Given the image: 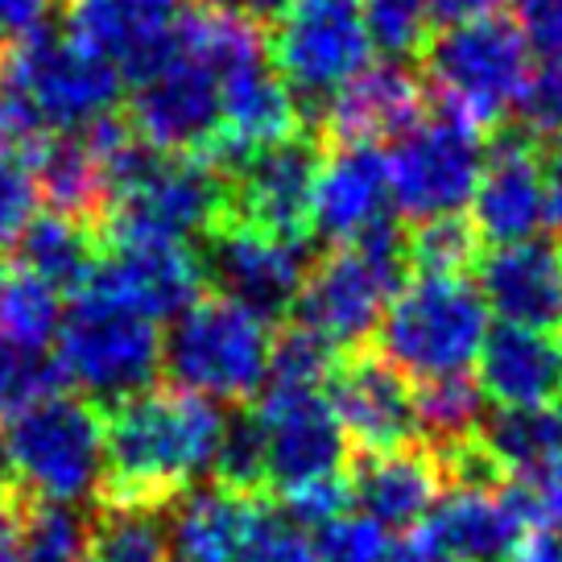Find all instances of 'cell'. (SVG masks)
<instances>
[{
	"label": "cell",
	"mask_w": 562,
	"mask_h": 562,
	"mask_svg": "<svg viewBox=\"0 0 562 562\" xmlns=\"http://www.w3.org/2000/svg\"><path fill=\"white\" fill-rule=\"evenodd\" d=\"M37 182L25 161L0 158V248L13 245L37 215Z\"/></svg>",
	"instance_id": "41"
},
{
	"label": "cell",
	"mask_w": 562,
	"mask_h": 562,
	"mask_svg": "<svg viewBox=\"0 0 562 562\" xmlns=\"http://www.w3.org/2000/svg\"><path fill=\"white\" fill-rule=\"evenodd\" d=\"M88 550V517L67 505H25L21 562H79Z\"/></svg>",
	"instance_id": "35"
},
{
	"label": "cell",
	"mask_w": 562,
	"mask_h": 562,
	"mask_svg": "<svg viewBox=\"0 0 562 562\" xmlns=\"http://www.w3.org/2000/svg\"><path fill=\"white\" fill-rule=\"evenodd\" d=\"M170 509L100 501L88 521V562H170Z\"/></svg>",
	"instance_id": "30"
},
{
	"label": "cell",
	"mask_w": 562,
	"mask_h": 562,
	"mask_svg": "<svg viewBox=\"0 0 562 562\" xmlns=\"http://www.w3.org/2000/svg\"><path fill=\"white\" fill-rule=\"evenodd\" d=\"M63 369L46 348L0 339V426L63 393Z\"/></svg>",
	"instance_id": "34"
},
{
	"label": "cell",
	"mask_w": 562,
	"mask_h": 562,
	"mask_svg": "<svg viewBox=\"0 0 562 562\" xmlns=\"http://www.w3.org/2000/svg\"><path fill=\"white\" fill-rule=\"evenodd\" d=\"M513 562H562V542L554 533H529Z\"/></svg>",
	"instance_id": "48"
},
{
	"label": "cell",
	"mask_w": 562,
	"mask_h": 562,
	"mask_svg": "<svg viewBox=\"0 0 562 562\" xmlns=\"http://www.w3.org/2000/svg\"><path fill=\"white\" fill-rule=\"evenodd\" d=\"M426 88L442 112L484 128H501L517 112L529 83V46L517 21L475 18L447 25L426 42Z\"/></svg>",
	"instance_id": "5"
},
{
	"label": "cell",
	"mask_w": 562,
	"mask_h": 562,
	"mask_svg": "<svg viewBox=\"0 0 562 562\" xmlns=\"http://www.w3.org/2000/svg\"><path fill=\"white\" fill-rule=\"evenodd\" d=\"M273 505L257 492L191 488L170 505V562H248Z\"/></svg>",
	"instance_id": "22"
},
{
	"label": "cell",
	"mask_w": 562,
	"mask_h": 562,
	"mask_svg": "<svg viewBox=\"0 0 562 562\" xmlns=\"http://www.w3.org/2000/svg\"><path fill=\"white\" fill-rule=\"evenodd\" d=\"M364 25L372 46L389 58L422 54L435 37V4L430 0H364Z\"/></svg>",
	"instance_id": "36"
},
{
	"label": "cell",
	"mask_w": 562,
	"mask_h": 562,
	"mask_svg": "<svg viewBox=\"0 0 562 562\" xmlns=\"http://www.w3.org/2000/svg\"><path fill=\"white\" fill-rule=\"evenodd\" d=\"M269 318L252 315L240 302L203 294L175 318L161 348V369L178 389L207 402H252L269 381Z\"/></svg>",
	"instance_id": "7"
},
{
	"label": "cell",
	"mask_w": 562,
	"mask_h": 562,
	"mask_svg": "<svg viewBox=\"0 0 562 562\" xmlns=\"http://www.w3.org/2000/svg\"><path fill=\"white\" fill-rule=\"evenodd\" d=\"M505 492L513 496L517 513L526 517L529 533H559L562 529V459L513 475Z\"/></svg>",
	"instance_id": "39"
},
{
	"label": "cell",
	"mask_w": 562,
	"mask_h": 562,
	"mask_svg": "<svg viewBox=\"0 0 562 562\" xmlns=\"http://www.w3.org/2000/svg\"><path fill=\"white\" fill-rule=\"evenodd\" d=\"M480 265V294L501 323L554 327L562 315V240L529 236L501 245Z\"/></svg>",
	"instance_id": "23"
},
{
	"label": "cell",
	"mask_w": 562,
	"mask_h": 562,
	"mask_svg": "<svg viewBox=\"0 0 562 562\" xmlns=\"http://www.w3.org/2000/svg\"><path fill=\"white\" fill-rule=\"evenodd\" d=\"M0 88L13 91L42 128L83 133L121 104V70L70 34H34L0 63Z\"/></svg>",
	"instance_id": "8"
},
{
	"label": "cell",
	"mask_w": 562,
	"mask_h": 562,
	"mask_svg": "<svg viewBox=\"0 0 562 562\" xmlns=\"http://www.w3.org/2000/svg\"><path fill=\"white\" fill-rule=\"evenodd\" d=\"M480 232L463 215L422 220L405 232V265L418 278H463L480 261Z\"/></svg>",
	"instance_id": "33"
},
{
	"label": "cell",
	"mask_w": 562,
	"mask_h": 562,
	"mask_svg": "<svg viewBox=\"0 0 562 562\" xmlns=\"http://www.w3.org/2000/svg\"><path fill=\"white\" fill-rule=\"evenodd\" d=\"M517 30L546 63L562 58V0H517Z\"/></svg>",
	"instance_id": "43"
},
{
	"label": "cell",
	"mask_w": 562,
	"mask_h": 562,
	"mask_svg": "<svg viewBox=\"0 0 562 562\" xmlns=\"http://www.w3.org/2000/svg\"><path fill=\"white\" fill-rule=\"evenodd\" d=\"M323 140L302 128L299 137L269 145L228 170V211L245 228L269 232L281 240H311L315 215V182L323 166Z\"/></svg>",
	"instance_id": "15"
},
{
	"label": "cell",
	"mask_w": 562,
	"mask_h": 562,
	"mask_svg": "<svg viewBox=\"0 0 562 562\" xmlns=\"http://www.w3.org/2000/svg\"><path fill=\"white\" fill-rule=\"evenodd\" d=\"M385 562H456V554L442 546V538L430 526H414L389 546Z\"/></svg>",
	"instance_id": "45"
},
{
	"label": "cell",
	"mask_w": 562,
	"mask_h": 562,
	"mask_svg": "<svg viewBox=\"0 0 562 562\" xmlns=\"http://www.w3.org/2000/svg\"><path fill=\"white\" fill-rule=\"evenodd\" d=\"M4 456L18 492L34 505H83L104 492V414L88 397L58 393L4 426Z\"/></svg>",
	"instance_id": "4"
},
{
	"label": "cell",
	"mask_w": 562,
	"mask_h": 562,
	"mask_svg": "<svg viewBox=\"0 0 562 562\" xmlns=\"http://www.w3.org/2000/svg\"><path fill=\"white\" fill-rule=\"evenodd\" d=\"M348 484L351 505H360V513H369L372 521L385 529H414L442 501L447 472L426 442H414L402 451L364 456L348 472Z\"/></svg>",
	"instance_id": "25"
},
{
	"label": "cell",
	"mask_w": 562,
	"mask_h": 562,
	"mask_svg": "<svg viewBox=\"0 0 562 562\" xmlns=\"http://www.w3.org/2000/svg\"><path fill=\"white\" fill-rule=\"evenodd\" d=\"M426 526L439 533L456 562H513L529 538L526 517L496 484H451Z\"/></svg>",
	"instance_id": "26"
},
{
	"label": "cell",
	"mask_w": 562,
	"mask_h": 562,
	"mask_svg": "<svg viewBox=\"0 0 562 562\" xmlns=\"http://www.w3.org/2000/svg\"><path fill=\"white\" fill-rule=\"evenodd\" d=\"M488 339V302L468 278H414L376 323V356L414 385L468 376Z\"/></svg>",
	"instance_id": "2"
},
{
	"label": "cell",
	"mask_w": 562,
	"mask_h": 562,
	"mask_svg": "<svg viewBox=\"0 0 562 562\" xmlns=\"http://www.w3.org/2000/svg\"><path fill=\"white\" fill-rule=\"evenodd\" d=\"M472 228L488 245H517L546 224L542 154L529 133H501L484 154V170L472 194Z\"/></svg>",
	"instance_id": "21"
},
{
	"label": "cell",
	"mask_w": 562,
	"mask_h": 562,
	"mask_svg": "<svg viewBox=\"0 0 562 562\" xmlns=\"http://www.w3.org/2000/svg\"><path fill=\"white\" fill-rule=\"evenodd\" d=\"M63 323V294L25 269H0V339L46 348Z\"/></svg>",
	"instance_id": "32"
},
{
	"label": "cell",
	"mask_w": 562,
	"mask_h": 562,
	"mask_svg": "<svg viewBox=\"0 0 562 562\" xmlns=\"http://www.w3.org/2000/svg\"><path fill=\"white\" fill-rule=\"evenodd\" d=\"M199 4H211V9H232V0H199Z\"/></svg>",
	"instance_id": "50"
},
{
	"label": "cell",
	"mask_w": 562,
	"mask_h": 562,
	"mask_svg": "<svg viewBox=\"0 0 562 562\" xmlns=\"http://www.w3.org/2000/svg\"><path fill=\"white\" fill-rule=\"evenodd\" d=\"M199 265L203 281L215 285V294L273 323L294 311L302 281L315 261H311V240H281L269 232L245 228L236 220H220L203 236Z\"/></svg>",
	"instance_id": "14"
},
{
	"label": "cell",
	"mask_w": 562,
	"mask_h": 562,
	"mask_svg": "<svg viewBox=\"0 0 562 562\" xmlns=\"http://www.w3.org/2000/svg\"><path fill=\"white\" fill-rule=\"evenodd\" d=\"M240 4H245V9H240L245 18H252L257 25H269V21L281 18V9H285L290 0H240Z\"/></svg>",
	"instance_id": "49"
},
{
	"label": "cell",
	"mask_w": 562,
	"mask_h": 562,
	"mask_svg": "<svg viewBox=\"0 0 562 562\" xmlns=\"http://www.w3.org/2000/svg\"><path fill=\"white\" fill-rule=\"evenodd\" d=\"M269 58L299 104L318 108L369 67L372 37L364 0H290L273 21Z\"/></svg>",
	"instance_id": "10"
},
{
	"label": "cell",
	"mask_w": 562,
	"mask_h": 562,
	"mask_svg": "<svg viewBox=\"0 0 562 562\" xmlns=\"http://www.w3.org/2000/svg\"><path fill=\"white\" fill-rule=\"evenodd\" d=\"M414 414L418 435L430 451H451L480 435L484 422V393L472 376H447L414 389Z\"/></svg>",
	"instance_id": "31"
},
{
	"label": "cell",
	"mask_w": 562,
	"mask_h": 562,
	"mask_svg": "<svg viewBox=\"0 0 562 562\" xmlns=\"http://www.w3.org/2000/svg\"><path fill=\"white\" fill-rule=\"evenodd\" d=\"M228 435L220 405L187 389H145L112 405L104 418L108 472L100 501L170 509L178 496L215 472Z\"/></svg>",
	"instance_id": "1"
},
{
	"label": "cell",
	"mask_w": 562,
	"mask_h": 562,
	"mask_svg": "<svg viewBox=\"0 0 562 562\" xmlns=\"http://www.w3.org/2000/svg\"><path fill=\"white\" fill-rule=\"evenodd\" d=\"M339 351H331L323 339H315L302 327L273 339V360H269V381L265 385H285V389H327Z\"/></svg>",
	"instance_id": "37"
},
{
	"label": "cell",
	"mask_w": 562,
	"mask_h": 562,
	"mask_svg": "<svg viewBox=\"0 0 562 562\" xmlns=\"http://www.w3.org/2000/svg\"><path fill=\"white\" fill-rule=\"evenodd\" d=\"M265 447V492H294L348 475V430L327 402V389L265 385L257 405L248 409Z\"/></svg>",
	"instance_id": "11"
},
{
	"label": "cell",
	"mask_w": 562,
	"mask_h": 562,
	"mask_svg": "<svg viewBox=\"0 0 562 562\" xmlns=\"http://www.w3.org/2000/svg\"><path fill=\"white\" fill-rule=\"evenodd\" d=\"M54 344H58L54 360L63 369V381L79 389L91 405L108 409L154 389L166 348L154 318L104 299L91 285L70 294Z\"/></svg>",
	"instance_id": "3"
},
{
	"label": "cell",
	"mask_w": 562,
	"mask_h": 562,
	"mask_svg": "<svg viewBox=\"0 0 562 562\" xmlns=\"http://www.w3.org/2000/svg\"><path fill=\"white\" fill-rule=\"evenodd\" d=\"M224 95L220 75L203 54L178 34L170 58L133 83L128 124L161 154H207L220 137Z\"/></svg>",
	"instance_id": "13"
},
{
	"label": "cell",
	"mask_w": 562,
	"mask_h": 562,
	"mask_svg": "<svg viewBox=\"0 0 562 562\" xmlns=\"http://www.w3.org/2000/svg\"><path fill=\"white\" fill-rule=\"evenodd\" d=\"M228 211V178L199 154H161L137 170L104 211L108 240H161L187 245L207 236Z\"/></svg>",
	"instance_id": "9"
},
{
	"label": "cell",
	"mask_w": 562,
	"mask_h": 562,
	"mask_svg": "<svg viewBox=\"0 0 562 562\" xmlns=\"http://www.w3.org/2000/svg\"><path fill=\"white\" fill-rule=\"evenodd\" d=\"M88 285L137 315L166 323L182 315L194 299H203L207 281H203L199 257L187 245L108 240V252H100V265Z\"/></svg>",
	"instance_id": "18"
},
{
	"label": "cell",
	"mask_w": 562,
	"mask_h": 562,
	"mask_svg": "<svg viewBox=\"0 0 562 562\" xmlns=\"http://www.w3.org/2000/svg\"><path fill=\"white\" fill-rule=\"evenodd\" d=\"M327 402L348 430V442L364 456H385L422 442L414 389L376 351H348L327 381Z\"/></svg>",
	"instance_id": "17"
},
{
	"label": "cell",
	"mask_w": 562,
	"mask_h": 562,
	"mask_svg": "<svg viewBox=\"0 0 562 562\" xmlns=\"http://www.w3.org/2000/svg\"><path fill=\"white\" fill-rule=\"evenodd\" d=\"M182 13V0H67L70 37L104 54L128 83L170 58Z\"/></svg>",
	"instance_id": "19"
},
{
	"label": "cell",
	"mask_w": 562,
	"mask_h": 562,
	"mask_svg": "<svg viewBox=\"0 0 562 562\" xmlns=\"http://www.w3.org/2000/svg\"><path fill=\"white\" fill-rule=\"evenodd\" d=\"M542 187H546V224L562 236V140L542 154Z\"/></svg>",
	"instance_id": "46"
},
{
	"label": "cell",
	"mask_w": 562,
	"mask_h": 562,
	"mask_svg": "<svg viewBox=\"0 0 562 562\" xmlns=\"http://www.w3.org/2000/svg\"><path fill=\"white\" fill-rule=\"evenodd\" d=\"M430 104V88L418 70H409L397 58H385L376 67H364L348 79L327 104L306 124L323 145H381V140L405 137Z\"/></svg>",
	"instance_id": "16"
},
{
	"label": "cell",
	"mask_w": 562,
	"mask_h": 562,
	"mask_svg": "<svg viewBox=\"0 0 562 562\" xmlns=\"http://www.w3.org/2000/svg\"><path fill=\"white\" fill-rule=\"evenodd\" d=\"M480 393L501 409L562 405V335L496 323L480 348Z\"/></svg>",
	"instance_id": "24"
},
{
	"label": "cell",
	"mask_w": 562,
	"mask_h": 562,
	"mask_svg": "<svg viewBox=\"0 0 562 562\" xmlns=\"http://www.w3.org/2000/svg\"><path fill=\"white\" fill-rule=\"evenodd\" d=\"M389 154L381 145H327L315 182L311 236L327 245H356L393 215Z\"/></svg>",
	"instance_id": "20"
},
{
	"label": "cell",
	"mask_w": 562,
	"mask_h": 562,
	"mask_svg": "<svg viewBox=\"0 0 562 562\" xmlns=\"http://www.w3.org/2000/svg\"><path fill=\"white\" fill-rule=\"evenodd\" d=\"M311 550H315V562H385L389 538L385 526L372 521L369 513L348 509L311 529Z\"/></svg>",
	"instance_id": "38"
},
{
	"label": "cell",
	"mask_w": 562,
	"mask_h": 562,
	"mask_svg": "<svg viewBox=\"0 0 562 562\" xmlns=\"http://www.w3.org/2000/svg\"><path fill=\"white\" fill-rule=\"evenodd\" d=\"M37 182V194L50 203V211L83 220V224H104L108 211V182L104 166L91 154V145L83 133H58L46 137L42 149L30 161Z\"/></svg>",
	"instance_id": "28"
},
{
	"label": "cell",
	"mask_w": 562,
	"mask_h": 562,
	"mask_svg": "<svg viewBox=\"0 0 562 562\" xmlns=\"http://www.w3.org/2000/svg\"><path fill=\"white\" fill-rule=\"evenodd\" d=\"M13 252H18V269L42 278L58 294H79L95 273L104 248H100L95 224L50 211V215H34L25 224V232L13 240Z\"/></svg>",
	"instance_id": "27"
},
{
	"label": "cell",
	"mask_w": 562,
	"mask_h": 562,
	"mask_svg": "<svg viewBox=\"0 0 562 562\" xmlns=\"http://www.w3.org/2000/svg\"><path fill=\"white\" fill-rule=\"evenodd\" d=\"M517 116L529 137L562 140V58H550L538 70H529V83L517 100Z\"/></svg>",
	"instance_id": "40"
},
{
	"label": "cell",
	"mask_w": 562,
	"mask_h": 562,
	"mask_svg": "<svg viewBox=\"0 0 562 562\" xmlns=\"http://www.w3.org/2000/svg\"><path fill=\"white\" fill-rule=\"evenodd\" d=\"M484 133L439 108L435 121L414 124L389 154L393 211H402L409 224L463 215L484 170Z\"/></svg>",
	"instance_id": "12"
},
{
	"label": "cell",
	"mask_w": 562,
	"mask_h": 562,
	"mask_svg": "<svg viewBox=\"0 0 562 562\" xmlns=\"http://www.w3.org/2000/svg\"><path fill=\"white\" fill-rule=\"evenodd\" d=\"M25 496L0 509V562H21V526H25Z\"/></svg>",
	"instance_id": "47"
},
{
	"label": "cell",
	"mask_w": 562,
	"mask_h": 562,
	"mask_svg": "<svg viewBox=\"0 0 562 562\" xmlns=\"http://www.w3.org/2000/svg\"><path fill=\"white\" fill-rule=\"evenodd\" d=\"M50 0H0V37L25 42L46 30Z\"/></svg>",
	"instance_id": "44"
},
{
	"label": "cell",
	"mask_w": 562,
	"mask_h": 562,
	"mask_svg": "<svg viewBox=\"0 0 562 562\" xmlns=\"http://www.w3.org/2000/svg\"><path fill=\"white\" fill-rule=\"evenodd\" d=\"M405 236L389 220L356 245L331 248L311 265L294 302V327L323 339L331 351H356L385 315L389 299L402 290Z\"/></svg>",
	"instance_id": "6"
},
{
	"label": "cell",
	"mask_w": 562,
	"mask_h": 562,
	"mask_svg": "<svg viewBox=\"0 0 562 562\" xmlns=\"http://www.w3.org/2000/svg\"><path fill=\"white\" fill-rule=\"evenodd\" d=\"M480 451L488 456L496 475H521L562 459V405L533 409H496L480 422Z\"/></svg>",
	"instance_id": "29"
},
{
	"label": "cell",
	"mask_w": 562,
	"mask_h": 562,
	"mask_svg": "<svg viewBox=\"0 0 562 562\" xmlns=\"http://www.w3.org/2000/svg\"><path fill=\"white\" fill-rule=\"evenodd\" d=\"M559 327H562V315H559Z\"/></svg>",
	"instance_id": "51"
},
{
	"label": "cell",
	"mask_w": 562,
	"mask_h": 562,
	"mask_svg": "<svg viewBox=\"0 0 562 562\" xmlns=\"http://www.w3.org/2000/svg\"><path fill=\"white\" fill-rule=\"evenodd\" d=\"M46 140V128L30 108L21 104L13 91L0 88V158L9 161H34V154Z\"/></svg>",
	"instance_id": "42"
}]
</instances>
